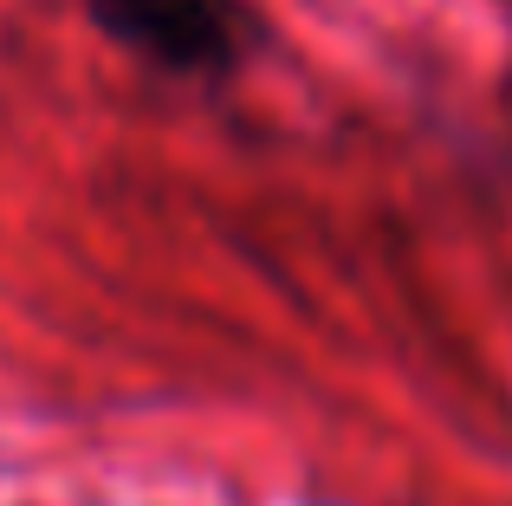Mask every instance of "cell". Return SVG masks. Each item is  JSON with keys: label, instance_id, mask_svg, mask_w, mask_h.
<instances>
[{"label": "cell", "instance_id": "6da1fadb", "mask_svg": "<svg viewBox=\"0 0 512 506\" xmlns=\"http://www.w3.org/2000/svg\"><path fill=\"white\" fill-rule=\"evenodd\" d=\"M85 20L169 78H234L266 39L247 0H85Z\"/></svg>", "mask_w": 512, "mask_h": 506}]
</instances>
